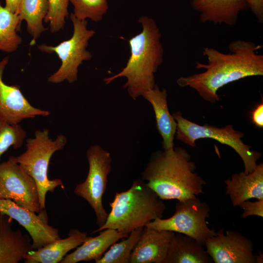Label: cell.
I'll list each match as a JSON object with an SVG mask.
<instances>
[{
	"label": "cell",
	"instance_id": "cell-17",
	"mask_svg": "<svg viewBox=\"0 0 263 263\" xmlns=\"http://www.w3.org/2000/svg\"><path fill=\"white\" fill-rule=\"evenodd\" d=\"M225 193L228 195L233 207L252 198L263 199V164L257 165L248 174L244 171L233 174L225 180Z\"/></svg>",
	"mask_w": 263,
	"mask_h": 263
},
{
	"label": "cell",
	"instance_id": "cell-20",
	"mask_svg": "<svg viewBox=\"0 0 263 263\" xmlns=\"http://www.w3.org/2000/svg\"><path fill=\"white\" fill-rule=\"evenodd\" d=\"M88 237L85 232L71 230L67 238H60L39 249L31 250L23 260L25 263H60L69 251L81 245Z\"/></svg>",
	"mask_w": 263,
	"mask_h": 263
},
{
	"label": "cell",
	"instance_id": "cell-3",
	"mask_svg": "<svg viewBox=\"0 0 263 263\" xmlns=\"http://www.w3.org/2000/svg\"><path fill=\"white\" fill-rule=\"evenodd\" d=\"M138 21L142 30L129 40L131 55L126 65L117 74L103 79L108 84L125 77L123 87L134 100L156 85L154 74L163 61L164 54L161 33L154 20L143 16Z\"/></svg>",
	"mask_w": 263,
	"mask_h": 263
},
{
	"label": "cell",
	"instance_id": "cell-10",
	"mask_svg": "<svg viewBox=\"0 0 263 263\" xmlns=\"http://www.w3.org/2000/svg\"><path fill=\"white\" fill-rule=\"evenodd\" d=\"M0 199H9L36 213L40 212L37 186L34 179L14 159L0 163Z\"/></svg>",
	"mask_w": 263,
	"mask_h": 263
},
{
	"label": "cell",
	"instance_id": "cell-18",
	"mask_svg": "<svg viewBox=\"0 0 263 263\" xmlns=\"http://www.w3.org/2000/svg\"><path fill=\"white\" fill-rule=\"evenodd\" d=\"M141 96L153 108L156 129L162 138L163 148L165 150L172 149L177 122L169 111L166 90H160L156 84L152 89L144 92Z\"/></svg>",
	"mask_w": 263,
	"mask_h": 263
},
{
	"label": "cell",
	"instance_id": "cell-22",
	"mask_svg": "<svg viewBox=\"0 0 263 263\" xmlns=\"http://www.w3.org/2000/svg\"><path fill=\"white\" fill-rule=\"evenodd\" d=\"M47 0H22L19 16L27 23V30L33 37L32 43L46 31L42 22L48 11Z\"/></svg>",
	"mask_w": 263,
	"mask_h": 263
},
{
	"label": "cell",
	"instance_id": "cell-8",
	"mask_svg": "<svg viewBox=\"0 0 263 263\" xmlns=\"http://www.w3.org/2000/svg\"><path fill=\"white\" fill-rule=\"evenodd\" d=\"M175 210L171 217L156 218L146 226L187 235L204 246L206 241L216 234L215 229L209 228L207 224L210 207L206 202L201 201L197 197L178 201Z\"/></svg>",
	"mask_w": 263,
	"mask_h": 263
},
{
	"label": "cell",
	"instance_id": "cell-12",
	"mask_svg": "<svg viewBox=\"0 0 263 263\" xmlns=\"http://www.w3.org/2000/svg\"><path fill=\"white\" fill-rule=\"evenodd\" d=\"M0 212L17 221L28 231L33 249H39L61 238L58 229L48 224L45 210L37 215L11 200L0 199Z\"/></svg>",
	"mask_w": 263,
	"mask_h": 263
},
{
	"label": "cell",
	"instance_id": "cell-26",
	"mask_svg": "<svg viewBox=\"0 0 263 263\" xmlns=\"http://www.w3.org/2000/svg\"><path fill=\"white\" fill-rule=\"evenodd\" d=\"M26 132L19 124H11L0 119V161L2 155L10 147L17 149L22 146Z\"/></svg>",
	"mask_w": 263,
	"mask_h": 263
},
{
	"label": "cell",
	"instance_id": "cell-29",
	"mask_svg": "<svg viewBox=\"0 0 263 263\" xmlns=\"http://www.w3.org/2000/svg\"><path fill=\"white\" fill-rule=\"evenodd\" d=\"M258 21L263 23V0H245Z\"/></svg>",
	"mask_w": 263,
	"mask_h": 263
},
{
	"label": "cell",
	"instance_id": "cell-5",
	"mask_svg": "<svg viewBox=\"0 0 263 263\" xmlns=\"http://www.w3.org/2000/svg\"><path fill=\"white\" fill-rule=\"evenodd\" d=\"M67 143V138L59 134L55 140L49 137L48 130H37L34 138L26 140V150L17 156H14L18 163L35 181L38 192L40 212L45 210L46 195L53 192L61 186L64 188L61 180H50L48 170L51 157L56 151L62 150Z\"/></svg>",
	"mask_w": 263,
	"mask_h": 263
},
{
	"label": "cell",
	"instance_id": "cell-13",
	"mask_svg": "<svg viewBox=\"0 0 263 263\" xmlns=\"http://www.w3.org/2000/svg\"><path fill=\"white\" fill-rule=\"evenodd\" d=\"M9 58L5 57L0 61V117L9 123L19 124L23 119L37 116H47L50 114L47 110L33 106L25 97L18 85H8L2 79L5 66Z\"/></svg>",
	"mask_w": 263,
	"mask_h": 263
},
{
	"label": "cell",
	"instance_id": "cell-21",
	"mask_svg": "<svg viewBox=\"0 0 263 263\" xmlns=\"http://www.w3.org/2000/svg\"><path fill=\"white\" fill-rule=\"evenodd\" d=\"M204 246L187 235L174 232L163 263H212Z\"/></svg>",
	"mask_w": 263,
	"mask_h": 263
},
{
	"label": "cell",
	"instance_id": "cell-23",
	"mask_svg": "<svg viewBox=\"0 0 263 263\" xmlns=\"http://www.w3.org/2000/svg\"><path fill=\"white\" fill-rule=\"evenodd\" d=\"M19 15L13 14L0 2V50L7 53L15 51L22 42L17 33L21 24Z\"/></svg>",
	"mask_w": 263,
	"mask_h": 263
},
{
	"label": "cell",
	"instance_id": "cell-15",
	"mask_svg": "<svg viewBox=\"0 0 263 263\" xmlns=\"http://www.w3.org/2000/svg\"><path fill=\"white\" fill-rule=\"evenodd\" d=\"M191 8L203 23L235 25L239 14L249 9L245 0H190Z\"/></svg>",
	"mask_w": 263,
	"mask_h": 263
},
{
	"label": "cell",
	"instance_id": "cell-31",
	"mask_svg": "<svg viewBox=\"0 0 263 263\" xmlns=\"http://www.w3.org/2000/svg\"><path fill=\"white\" fill-rule=\"evenodd\" d=\"M22 0H5V6L8 10L15 14H19Z\"/></svg>",
	"mask_w": 263,
	"mask_h": 263
},
{
	"label": "cell",
	"instance_id": "cell-28",
	"mask_svg": "<svg viewBox=\"0 0 263 263\" xmlns=\"http://www.w3.org/2000/svg\"><path fill=\"white\" fill-rule=\"evenodd\" d=\"M239 207L244 210L242 218L252 215L263 217V199L255 202L247 200L241 203Z\"/></svg>",
	"mask_w": 263,
	"mask_h": 263
},
{
	"label": "cell",
	"instance_id": "cell-19",
	"mask_svg": "<svg viewBox=\"0 0 263 263\" xmlns=\"http://www.w3.org/2000/svg\"><path fill=\"white\" fill-rule=\"evenodd\" d=\"M102 231L97 236L88 237L75 250L66 255L60 263H77L92 260L96 263L112 244L129 235L111 228Z\"/></svg>",
	"mask_w": 263,
	"mask_h": 263
},
{
	"label": "cell",
	"instance_id": "cell-14",
	"mask_svg": "<svg viewBox=\"0 0 263 263\" xmlns=\"http://www.w3.org/2000/svg\"><path fill=\"white\" fill-rule=\"evenodd\" d=\"M174 234L173 231L144 226L129 263H163Z\"/></svg>",
	"mask_w": 263,
	"mask_h": 263
},
{
	"label": "cell",
	"instance_id": "cell-32",
	"mask_svg": "<svg viewBox=\"0 0 263 263\" xmlns=\"http://www.w3.org/2000/svg\"><path fill=\"white\" fill-rule=\"evenodd\" d=\"M263 253L259 252V254L255 255L256 263H262L263 262Z\"/></svg>",
	"mask_w": 263,
	"mask_h": 263
},
{
	"label": "cell",
	"instance_id": "cell-1",
	"mask_svg": "<svg viewBox=\"0 0 263 263\" xmlns=\"http://www.w3.org/2000/svg\"><path fill=\"white\" fill-rule=\"evenodd\" d=\"M263 47L251 41L235 40L228 46L229 52L224 53L212 48H205L202 52L207 64L196 62L195 68L204 72L177 80L182 87L195 90L205 100L214 103L219 100L218 90L240 79L263 75V55L257 51Z\"/></svg>",
	"mask_w": 263,
	"mask_h": 263
},
{
	"label": "cell",
	"instance_id": "cell-25",
	"mask_svg": "<svg viewBox=\"0 0 263 263\" xmlns=\"http://www.w3.org/2000/svg\"><path fill=\"white\" fill-rule=\"evenodd\" d=\"M73 5V14L81 20L90 19L99 22L108 9L107 0H69Z\"/></svg>",
	"mask_w": 263,
	"mask_h": 263
},
{
	"label": "cell",
	"instance_id": "cell-2",
	"mask_svg": "<svg viewBox=\"0 0 263 263\" xmlns=\"http://www.w3.org/2000/svg\"><path fill=\"white\" fill-rule=\"evenodd\" d=\"M189 154L180 147L154 152L141 179L163 200L183 201L203 193L204 180L195 172Z\"/></svg>",
	"mask_w": 263,
	"mask_h": 263
},
{
	"label": "cell",
	"instance_id": "cell-33",
	"mask_svg": "<svg viewBox=\"0 0 263 263\" xmlns=\"http://www.w3.org/2000/svg\"><path fill=\"white\" fill-rule=\"evenodd\" d=\"M0 119H1V118H0Z\"/></svg>",
	"mask_w": 263,
	"mask_h": 263
},
{
	"label": "cell",
	"instance_id": "cell-24",
	"mask_svg": "<svg viewBox=\"0 0 263 263\" xmlns=\"http://www.w3.org/2000/svg\"><path fill=\"white\" fill-rule=\"evenodd\" d=\"M143 227L135 229L124 240L112 244L96 263H129L131 254Z\"/></svg>",
	"mask_w": 263,
	"mask_h": 263
},
{
	"label": "cell",
	"instance_id": "cell-6",
	"mask_svg": "<svg viewBox=\"0 0 263 263\" xmlns=\"http://www.w3.org/2000/svg\"><path fill=\"white\" fill-rule=\"evenodd\" d=\"M172 115L177 122L175 134L178 140L195 147L197 139H214L232 148L238 154L244 163L245 174L252 172L256 168L262 154L252 150L250 146L244 144L242 140L243 133L234 130L231 125L220 128L207 124L202 126L184 118L180 112L173 113Z\"/></svg>",
	"mask_w": 263,
	"mask_h": 263
},
{
	"label": "cell",
	"instance_id": "cell-4",
	"mask_svg": "<svg viewBox=\"0 0 263 263\" xmlns=\"http://www.w3.org/2000/svg\"><path fill=\"white\" fill-rule=\"evenodd\" d=\"M106 221L92 233L107 228L129 235L136 228L161 218L166 209L163 200L141 178L135 179L131 188L116 192Z\"/></svg>",
	"mask_w": 263,
	"mask_h": 263
},
{
	"label": "cell",
	"instance_id": "cell-16",
	"mask_svg": "<svg viewBox=\"0 0 263 263\" xmlns=\"http://www.w3.org/2000/svg\"><path fill=\"white\" fill-rule=\"evenodd\" d=\"M12 220L0 212V263H18L33 250L31 237L14 229Z\"/></svg>",
	"mask_w": 263,
	"mask_h": 263
},
{
	"label": "cell",
	"instance_id": "cell-30",
	"mask_svg": "<svg viewBox=\"0 0 263 263\" xmlns=\"http://www.w3.org/2000/svg\"><path fill=\"white\" fill-rule=\"evenodd\" d=\"M251 119L252 123L257 127H263V101L251 112Z\"/></svg>",
	"mask_w": 263,
	"mask_h": 263
},
{
	"label": "cell",
	"instance_id": "cell-9",
	"mask_svg": "<svg viewBox=\"0 0 263 263\" xmlns=\"http://www.w3.org/2000/svg\"><path fill=\"white\" fill-rule=\"evenodd\" d=\"M89 169L86 180L78 184L74 192L85 199L94 211L98 227L106 221L108 213L102 204L107 188L108 176L111 171L110 153L99 145L91 146L86 152Z\"/></svg>",
	"mask_w": 263,
	"mask_h": 263
},
{
	"label": "cell",
	"instance_id": "cell-27",
	"mask_svg": "<svg viewBox=\"0 0 263 263\" xmlns=\"http://www.w3.org/2000/svg\"><path fill=\"white\" fill-rule=\"evenodd\" d=\"M48 11L43 21L49 23L50 31L54 33L63 29L68 16L69 0H47Z\"/></svg>",
	"mask_w": 263,
	"mask_h": 263
},
{
	"label": "cell",
	"instance_id": "cell-7",
	"mask_svg": "<svg viewBox=\"0 0 263 263\" xmlns=\"http://www.w3.org/2000/svg\"><path fill=\"white\" fill-rule=\"evenodd\" d=\"M70 19L73 23L74 32L72 37L56 46L45 44L38 46L41 51L46 53H56L60 59L59 69L48 78V82L57 84L67 80L71 83L77 80L78 67L83 61L89 60L92 54L86 50L89 40L95 34L93 30L87 28L86 20H81L71 13Z\"/></svg>",
	"mask_w": 263,
	"mask_h": 263
},
{
	"label": "cell",
	"instance_id": "cell-11",
	"mask_svg": "<svg viewBox=\"0 0 263 263\" xmlns=\"http://www.w3.org/2000/svg\"><path fill=\"white\" fill-rule=\"evenodd\" d=\"M205 246L215 263H256L253 243L238 231L220 229Z\"/></svg>",
	"mask_w": 263,
	"mask_h": 263
}]
</instances>
